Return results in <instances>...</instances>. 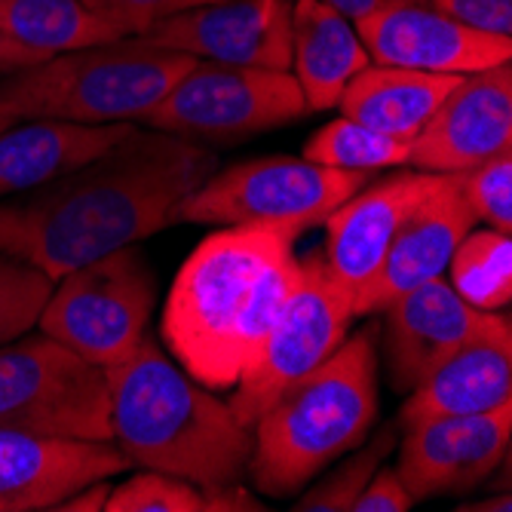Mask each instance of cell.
<instances>
[{
	"instance_id": "obj_22",
	"label": "cell",
	"mask_w": 512,
	"mask_h": 512,
	"mask_svg": "<svg viewBox=\"0 0 512 512\" xmlns=\"http://www.w3.org/2000/svg\"><path fill=\"white\" fill-rule=\"evenodd\" d=\"M460 74H430L399 65L368 62L341 92L338 111L381 135L414 142Z\"/></svg>"
},
{
	"instance_id": "obj_2",
	"label": "cell",
	"mask_w": 512,
	"mask_h": 512,
	"mask_svg": "<svg viewBox=\"0 0 512 512\" xmlns=\"http://www.w3.org/2000/svg\"><path fill=\"white\" fill-rule=\"evenodd\" d=\"M301 221L234 224L206 237L181 264L163 307V341L209 390H234L258 359L301 261Z\"/></svg>"
},
{
	"instance_id": "obj_20",
	"label": "cell",
	"mask_w": 512,
	"mask_h": 512,
	"mask_svg": "<svg viewBox=\"0 0 512 512\" xmlns=\"http://www.w3.org/2000/svg\"><path fill=\"white\" fill-rule=\"evenodd\" d=\"M135 123L19 120L0 132V200L53 181L108 151Z\"/></svg>"
},
{
	"instance_id": "obj_4",
	"label": "cell",
	"mask_w": 512,
	"mask_h": 512,
	"mask_svg": "<svg viewBox=\"0 0 512 512\" xmlns=\"http://www.w3.org/2000/svg\"><path fill=\"white\" fill-rule=\"evenodd\" d=\"M375 332L362 329L279 390L252 424L249 479L264 497H295L353 451L378 421Z\"/></svg>"
},
{
	"instance_id": "obj_30",
	"label": "cell",
	"mask_w": 512,
	"mask_h": 512,
	"mask_svg": "<svg viewBox=\"0 0 512 512\" xmlns=\"http://www.w3.org/2000/svg\"><path fill=\"white\" fill-rule=\"evenodd\" d=\"M80 4L102 16L105 22H111L120 34L132 37V34H145L148 28L181 10L212 4V0H80Z\"/></svg>"
},
{
	"instance_id": "obj_8",
	"label": "cell",
	"mask_w": 512,
	"mask_h": 512,
	"mask_svg": "<svg viewBox=\"0 0 512 512\" xmlns=\"http://www.w3.org/2000/svg\"><path fill=\"white\" fill-rule=\"evenodd\" d=\"M371 172H344L304 157H258L215 169L172 209V224H276L316 227L347 197L368 184Z\"/></svg>"
},
{
	"instance_id": "obj_35",
	"label": "cell",
	"mask_w": 512,
	"mask_h": 512,
	"mask_svg": "<svg viewBox=\"0 0 512 512\" xmlns=\"http://www.w3.org/2000/svg\"><path fill=\"white\" fill-rule=\"evenodd\" d=\"M322 4H329L332 10H338L341 16H347L350 22H359L365 19L368 13L381 10L384 4H390V0H322Z\"/></svg>"
},
{
	"instance_id": "obj_17",
	"label": "cell",
	"mask_w": 512,
	"mask_h": 512,
	"mask_svg": "<svg viewBox=\"0 0 512 512\" xmlns=\"http://www.w3.org/2000/svg\"><path fill=\"white\" fill-rule=\"evenodd\" d=\"M506 402H512V322L506 313L488 310L479 329L408 390L399 427L482 414Z\"/></svg>"
},
{
	"instance_id": "obj_14",
	"label": "cell",
	"mask_w": 512,
	"mask_h": 512,
	"mask_svg": "<svg viewBox=\"0 0 512 512\" xmlns=\"http://www.w3.org/2000/svg\"><path fill=\"white\" fill-rule=\"evenodd\" d=\"M292 4L295 0H212L175 13L138 37L206 62L289 71Z\"/></svg>"
},
{
	"instance_id": "obj_23",
	"label": "cell",
	"mask_w": 512,
	"mask_h": 512,
	"mask_svg": "<svg viewBox=\"0 0 512 512\" xmlns=\"http://www.w3.org/2000/svg\"><path fill=\"white\" fill-rule=\"evenodd\" d=\"M0 37L56 56L126 34L86 10L80 0H0Z\"/></svg>"
},
{
	"instance_id": "obj_37",
	"label": "cell",
	"mask_w": 512,
	"mask_h": 512,
	"mask_svg": "<svg viewBox=\"0 0 512 512\" xmlns=\"http://www.w3.org/2000/svg\"><path fill=\"white\" fill-rule=\"evenodd\" d=\"M13 123H19L16 108H13V105H7V102H0V132H4L7 126H13Z\"/></svg>"
},
{
	"instance_id": "obj_5",
	"label": "cell",
	"mask_w": 512,
	"mask_h": 512,
	"mask_svg": "<svg viewBox=\"0 0 512 512\" xmlns=\"http://www.w3.org/2000/svg\"><path fill=\"white\" fill-rule=\"evenodd\" d=\"M197 59L145 37H117L43 59L0 80L19 120L138 123Z\"/></svg>"
},
{
	"instance_id": "obj_3",
	"label": "cell",
	"mask_w": 512,
	"mask_h": 512,
	"mask_svg": "<svg viewBox=\"0 0 512 512\" xmlns=\"http://www.w3.org/2000/svg\"><path fill=\"white\" fill-rule=\"evenodd\" d=\"M111 442L132 467L178 476L203 491L243 485L252 427L215 390L194 381L145 335L126 359L105 368Z\"/></svg>"
},
{
	"instance_id": "obj_9",
	"label": "cell",
	"mask_w": 512,
	"mask_h": 512,
	"mask_svg": "<svg viewBox=\"0 0 512 512\" xmlns=\"http://www.w3.org/2000/svg\"><path fill=\"white\" fill-rule=\"evenodd\" d=\"M307 114L304 92L289 71L197 59L138 123L209 145L240 142Z\"/></svg>"
},
{
	"instance_id": "obj_13",
	"label": "cell",
	"mask_w": 512,
	"mask_h": 512,
	"mask_svg": "<svg viewBox=\"0 0 512 512\" xmlns=\"http://www.w3.org/2000/svg\"><path fill=\"white\" fill-rule=\"evenodd\" d=\"M506 151H512L509 62L457 80L411 142L408 166L436 175H463Z\"/></svg>"
},
{
	"instance_id": "obj_28",
	"label": "cell",
	"mask_w": 512,
	"mask_h": 512,
	"mask_svg": "<svg viewBox=\"0 0 512 512\" xmlns=\"http://www.w3.org/2000/svg\"><path fill=\"white\" fill-rule=\"evenodd\" d=\"M203 488L160 470H142L111 488L105 512H206Z\"/></svg>"
},
{
	"instance_id": "obj_26",
	"label": "cell",
	"mask_w": 512,
	"mask_h": 512,
	"mask_svg": "<svg viewBox=\"0 0 512 512\" xmlns=\"http://www.w3.org/2000/svg\"><path fill=\"white\" fill-rule=\"evenodd\" d=\"M399 424H387L384 430H378L375 436H365V442H359L353 451L344 454V460L338 457V467L322 470V479L307 488L295 509L298 512H350L353 500L359 497V491L368 485V479L375 476V470L384 463V457H390L396 451L399 442Z\"/></svg>"
},
{
	"instance_id": "obj_24",
	"label": "cell",
	"mask_w": 512,
	"mask_h": 512,
	"mask_svg": "<svg viewBox=\"0 0 512 512\" xmlns=\"http://www.w3.org/2000/svg\"><path fill=\"white\" fill-rule=\"evenodd\" d=\"M451 289L476 310H503L512 301V240L482 227L463 234L445 267Z\"/></svg>"
},
{
	"instance_id": "obj_16",
	"label": "cell",
	"mask_w": 512,
	"mask_h": 512,
	"mask_svg": "<svg viewBox=\"0 0 512 512\" xmlns=\"http://www.w3.org/2000/svg\"><path fill=\"white\" fill-rule=\"evenodd\" d=\"M442 181L436 172H393L384 181L365 184L353 197H347L329 218H325V255L338 283L353 292L378 273L384 255L396 237L402 221L421 206Z\"/></svg>"
},
{
	"instance_id": "obj_34",
	"label": "cell",
	"mask_w": 512,
	"mask_h": 512,
	"mask_svg": "<svg viewBox=\"0 0 512 512\" xmlns=\"http://www.w3.org/2000/svg\"><path fill=\"white\" fill-rule=\"evenodd\" d=\"M43 59H50L46 53H37V50H28V46H22V43H13V40H7V37H0V74H16V71H22V68H31V65H37V62H43Z\"/></svg>"
},
{
	"instance_id": "obj_18",
	"label": "cell",
	"mask_w": 512,
	"mask_h": 512,
	"mask_svg": "<svg viewBox=\"0 0 512 512\" xmlns=\"http://www.w3.org/2000/svg\"><path fill=\"white\" fill-rule=\"evenodd\" d=\"M473 227L476 215L460 191V178L442 175L436 191L396 230L384 264L359 289L353 301V316L381 313V307L399 298L402 292L417 289L427 279L445 276L451 252Z\"/></svg>"
},
{
	"instance_id": "obj_29",
	"label": "cell",
	"mask_w": 512,
	"mask_h": 512,
	"mask_svg": "<svg viewBox=\"0 0 512 512\" xmlns=\"http://www.w3.org/2000/svg\"><path fill=\"white\" fill-rule=\"evenodd\" d=\"M457 178L476 221L512 234V151L497 154Z\"/></svg>"
},
{
	"instance_id": "obj_27",
	"label": "cell",
	"mask_w": 512,
	"mask_h": 512,
	"mask_svg": "<svg viewBox=\"0 0 512 512\" xmlns=\"http://www.w3.org/2000/svg\"><path fill=\"white\" fill-rule=\"evenodd\" d=\"M53 292V279L40 267L0 252V347L28 335Z\"/></svg>"
},
{
	"instance_id": "obj_7",
	"label": "cell",
	"mask_w": 512,
	"mask_h": 512,
	"mask_svg": "<svg viewBox=\"0 0 512 512\" xmlns=\"http://www.w3.org/2000/svg\"><path fill=\"white\" fill-rule=\"evenodd\" d=\"M0 427L111 442V393L105 368L43 332L4 344Z\"/></svg>"
},
{
	"instance_id": "obj_36",
	"label": "cell",
	"mask_w": 512,
	"mask_h": 512,
	"mask_svg": "<svg viewBox=\"0 0 512 512\" xmlns=\"http://www.w3.org/2000/svg\"><path fill=\"white\" fill-rule=\"evenodd\" d=\"M460 509H500V512H509L512 506H509V494H503V497H497V500H482V503H470V506H460Z\"/></svg>"
},
{
	"instance_id": "obj_32",
	"label": "cell",
	"mask_w": 512,
	"mask_h": 512,
	"mask_svg": "<svg viewBox=\"0 0 512 512\" xmlns=\"http://www.w3.org/2000/svg\"><path fill=\"white\" fill-rule=\"evenodd\" d=\"M414 506L408 488L402 485L396 467H381L375 470V476L368 479V485L359 491V497L353 500L350 512H408Z\"/></svg>"
},
{
	"instance_id": "obj_31",
	"label": "cell",
	"mask_w": 512,
	"mask_h": 512,
	"mask_svg": "<svg viewBox=\"0 0 512 512\" xmlns=\"http://www.w3.org/2000/svg\"><path fill=\"white\" fill-rule=\"evenodd\" d=\"M427 4L467 28L512 37V0H427Z\"/></svg>"
},
{
	"instance_id": "obj_19",
	"label": "cell",
	"mask_w": 512,
	"mask_h": 512,
	"mask_svg": "<svg viewBox=\"0 0 512 512\" xmlns=\"http://www.w3.org/2000/svg\"><path fill=\"white\" fill-rule=\"evenodd\" d=\"M381 313L393 390L408 393L479 329L488 310H476L445 276H436L384 304Z\"/></svg>"
},
{
	"instance_id": "obj_25",
	"label": "cell",
	"mask_w": 512,
	"mask_h": 512,
	"mask_svg": "<svg viewBox=\"0 0 512 512\" xmlns=\"http://www.w3.org/2000/svg\"><path fill=\"white\" fill-rule=\"evenodd\" d=\"M408 151L411 142H399V138L381 135L356 120L338 117L307 138L301 157L344 172H378L390 166H408Z\"/></svg>"
},
{
	"instance_id": "obj_11",
	"label": "cell",
	"mask_w": 512,
	"mask_h": 512,
	"mask_svg": "<svg viewBox=\"0 0 512 512\" xmlns=\"http://www.w3.org/2000/svg\"><path fill=\"white\" fill-rule=\"evenodd\" d=\"M371 62L430 74H476L512 62V37L460 25L427 0H390L353 22Z\"/></svg>"
},
{
	"instance_id": "obj_1",
	"label": "cell",
	"mask_w": 512,
	"mask_h": 512,
	"mask_svg": "<svg viewBox=\"0 0 512 512\" xmlns=\"http://www.w3.org/2000/svg\"><path fill=\"white\" fill-rule=\"evenodd\" d=\"M218 169L209 145L132 126L89 163L0 200V252L56 279L172 227V209Z\"/></svg>"
},
{
	"instance_id": "obj_12",
	"label": "cell",
	"mask_w": 512,
	"mask_h": 512,
	"mask_svg": "<svg viewBox=\"0 0 512 512\" xmlns=\"http://www.w3.org/2000/svg\"><path fill=\"white\" fill-rule=\"evenodd\" d=\"M399 479L411 500L479 488L509 454L512 402L463 417H433L402 430Z\"/></svg>"
},
{
	"instance_id": "obj_10",
	"label": "cell",
	"mask_w": 512,
	"mask_h": 512,
	"mask_svg": "<svg viewBox=\"0 0 512 512\" xmlns=\"http://www.w3.org/2000/svg\"><path fill=\"white\" fill-rule=\"evenodd\" d=\"M353 319V292H347L322 255L304 258L295 286L279 310L273 329L258 353V359L246 368V375L230 390L227 399L246 427L267 408V402L329 359L347 338Z\"/></svg>"
},
{
	"instance_id": "obj_33",
	"label": "cell",
	"mask_w": 512,
	"mask_h": 512,
	"mask_svg": "<svg viewBox=\"0 0 512 512\" xmlns=\"http://www.w3.org/2000/svg\"><path fill=\"white\" fill-rule=\"evenodd\" d=\"M108 494H111V485H108V479H102V482H92V485L74 491L56 509L59 512H105Z\"/></svg>"
},
{
	"instance_id": "obj_21",
	"label": "cell",
	"mask_w": 512,
	"mask_h": 512,
	"mask_svg": "<svg viewBox=\"0 0 512 512\" xmlns=\"http://www.w3.org/2000/svg\"><path fill=\"white\" fill-rule=\"evenodd\" d=\"M368 62L371 56L347 16L322 0H295L289 74L298 80L310 114L338 108L344 86Z\"/></svg>"
},
{
	"instance_id": "obj_15",
	"label": "cell",
	"mask_w": 512,
	"mask_h": 512,
	"mask_svg": "<svg viewBox=\"0 0 512 512\" xmlns=\"http://www.w3.org/2000/svg\"><path fill=\"white\" fill-rule=\"evenodd\" d=\"M132 470L114 442L0 427V512L56 509L74 491Z\"/></svg>"
},
{
	"instance_id": "obj_6",
	"label": "cell",
	"mask_w": 512,
	"mask_h": 512,
	"mask_svg": "<svg viewBox=\"0 0 512 512\" xmlns=\"http://www.w3.org/2000/svg\"><path fill=\"white\" fill-rule=\"evenodd\" d=\"M157 273L132 246L86 261L53 283L37 329L102 368L126 359L148 335Z\"/></svg>"
}]
</instances>
